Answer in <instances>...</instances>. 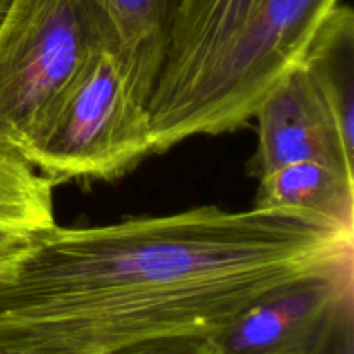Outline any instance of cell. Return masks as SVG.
Returning a JSON list of instances; mask_svg holds the SVG:
<instances>
[{"mask_svg": "<svg viewBox=\"0 0 354 354\" xmlns=\"http://www.w3.org/2000/svg\"><path fill=\"white\" fill-rule=\"evenodd\" d=\"M10 2H12V0H0V23H2L3 16H6V12H7V9H9Z\"/></svg>", "mask_w": 354, "mask_h": 354, "instance_id": "cell-15", "label": "cell"}, {"mask_svg": "<svg viewBox=\"0 0 354 354\" xmlns=\"http://www.w3.org/2000/svg\"><path fill=\"white\" fill-rule=\"evenodd\" d=\"M0 354H9V353H0Z\"/></svg>", "mask_w": 354, "mask_h": 354, "instance_id": "cell-16", "label": "cell"}, {"mask_svg": "<svg viewBox=\"0 0 354 354\" xmlns=\"http://www.w3.org/2000/svg\"><path fill=\"white\" fill-rule=\"evenodd\" d=\"M28 234H23V232H14L7 230V228H0V256L6 251H9L10 248L17 244L23 237H26Z\"/></svg>", "mask_w": 354, "mask_h": 354, "instance_id": "cell-14", "label": "cell"}, {"mask_svg": "<svg viewBox=\"0 0 354 354\" xmlns=\"http://www.w3.org/2000/svg\"><path fill=\"white\" fill-rule=\"evenodd\" d=\"M131 92L144 104L158 86L168 52L178 0H92Z\"/></svg>", "mask_w": 354, "mask_h": 354, "instance_id": "cell-8", "label": "cell"}, {"mask_svg": "<svg viewBox=\"0 0 354 354\" xmlns=\"http://www.w3.org/2000/svg\"><path fill=\"white\" fill-rule=\"evenodd\" d=\"M151 154L149 106L116 55L99 48L45 111L23 161L55 187L116 180Z\"/></svg>", "mask_w": 354, "mask_h": 354, "instance_id": "cell-3", "label": "cell"}, {"mask_svg": "<svg viewBox=\"0 0 354 354\" xmlns=\"http://www.w3.org/2000/svg\"><path fill=\"white\" fill-rule=\"evenodd\" d=\"M107 48L92 0H12L0 23V151L23 161L45 111L86 59Z\"/></svg>", "mask_w": 354, "mask_h": 354, "instance_id": "cell-4", "label": "cell"}, {"mask_svg": "<svg viewBox=\"0 0 354 354\" xmlns=\"http://www.w3.org/2000/svg\"><path fill=\"white\" fill-rule=\"evenodd\" d=\"M354 263V228L199 206L28 234L0 256V353L102 354L211 335L268 290Z\"/></svg>", "mask_w": 354, "mask_h": 354, "instance_id": "cell-1", "label": "cell"}, {"mask_svg": "<svg viewBox=\"0 0 354 354\" xmlns=\"http://www.w3.org/2000/svg\"><path fill=\"white\" fill-rule=\"evenodd\" d=\"M256 209L304 211L354 228V175L317 161L294 162L258 178Z\"/></svg>", "mask_w": 354, "mask_h": 354, "instance_id": "cell-9", "label": "cell"}, {"mask_svg": "<svg viewBox=\"0 0 354 354\" xmlns=\"http://www.w3.org/2000/svg\"><path fill=\"white\" fill-rule=\"evenodd\" d=\"M52 225L54 185L19 158L0 151V228L33 234Z\"/></svg>", "mask_w": 354, "mask_h": 354, "instance_id": "cell-11", "label": "cell"}, {"mask_svg": "<svg viewBox=\"0 0 354 354\" xmlns=\"http://www.w3.org/2000/svg\"><path fill=\"white\" fill-rule=\"evenodd\" d=\"M254 118L258 144L249 161V173L256 178L304 161L324 162L354 175V149L344 142L330 111L301 66L265 97Z\"/></svg>", "mask_w": 354, "mask_h": 354, "instance_id": "cell-6", "label": "cell"}, {"mask_svg": "<svg viewBox=\"0 0 354 354\" xmlns=\"http://www.w3.org/2000/svg\"><path fill=\"white\" fill-rule=\"evenodd\" d=\"M308 354H354V299L346 301Z\"/></svg>", "mask_w": 354, "mask_h": 354, "instance_id": "cell-13", "label": "cell"}, {"mask_svg": "<svg viewBox=\"0 0 354 354\" xmlns=\"http://www.w3.org/2000/svg\"><path fill=\"white\" fill-rule=\"evenodd\" d=\"M301 68L349 147L354 149V14L335 6L327 14L304 52Z\"/></svg>", "mask_w": 354, "mask_h": 354, "instance_id": "cell-10", "label": "cell"}, {"mask_svg": "<svg viewBox=\"0 0 354 354\" xmlns=\"http://www.w3.org/2000/svg\"><path fill=\"white\" fill-rule=\"evenodd\" d=\"M341 0H263L190 92L151 124L152 154L197 135L235 131L303 62L327 14Z\"/></svg>", "mask_w": 354, "mask_h": 354, "instance_id": "cell-2", "label": "cell"}, {"mask_svg": "<svg viewBox=\"0 0 354 354\" xmlns=\"http://www.w3.org/2000/svg\"><path fill=\"white\" fill-rule=\"evenodd\" d=\"M102 354H214L206 335H169L135 342Z\"/></svg>", "mask_w": 354, "mask_h": 354, "instance_id": "cell-12", "label": "cell"}, {"mask_svg": "<svg viewBox=\"0 0 354 354\" xmlns=\"http://www.w3.org/2000/svg\"><path fill=\"white\" fill-rule=\"evenodd\" d=\"M349 299H354V263L290 280L211 335L214 354H308Z\"/></svg>", "mask_w": 354, "mask_h": 354, "instance_id": "cell-5", "label": "cell"}, {"mask_svg": "<svg viewBox=\"0 0 354 354\" xmlns=\"http://www.w3.org/2000/svg\"><path fill=\"white\" fill-rule=\"evenodd\" d=\"M263 0H178L168 52L151 99V124L165 118L228 47Z\"/></svg>", "mask_w": 354, "mask_h": 354, "instance_id": "cell-7", "label": "cell"}]
</instances>
